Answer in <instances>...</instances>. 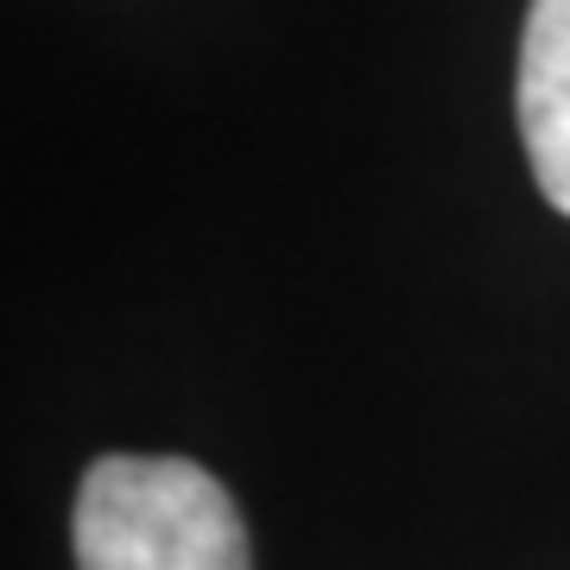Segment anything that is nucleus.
I'll list each match as a JSON object with an SVG mask.
<instances>
[{
  "label": "nucleus",
  "instance_id": "obj_1",
  "mask_svg": "<svg viewBox=\"0 0 570 570\" xmlns=\"http://www.w3.org/2000/svg\"><path fill=\"white\" fill-rule=\"evenodd\" d=\"M70 546L77 570H254L242 508L190 456H96Z\"/></svg>",
  "mask_w": 570,
  "mask_h": 570
},
{
  "label": "nucleus",
  "instance_id": "obj_2",
  "mask_svg": "<svg viewBox=\"0 0 570 570\" xmlns=\"http://www.w3.org/2000/svg\"><path fill=\"white\" fill-rule=\"evenodd\" d=\"M520 140L551 209L570 216V0H532L520 32Z\"/></svg>",
  "mask_w": 570,
  "mask_h": 570
}]
</instances>
